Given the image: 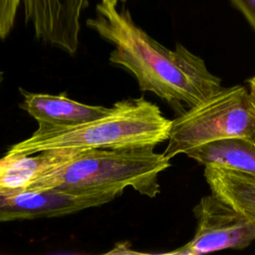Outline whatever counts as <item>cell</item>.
Returning <instances> with one entry per match:
<instances>
[{
	"label": "cell",
	"instance_id": "obj_8",
	"mask_svg": "<svg viewBox=\"0 0 255 255\" xmlns=\"http://www.w3.org/2000/svg\"><path fill=\"white\" fill-rule=\"evenodd\" d=\"M24 101L20 108L28 112L38 125L75 126L102 118L111 109L102 106H90L76 102L64 95L30 93L20 89Z\"/></svg>",
	"mask_w": 255,
	"mask_h": 255
},
{
	"label": "cell",
	"instance_id": "obj_12",
	"mask_svg": "<svg viewBox=\"0 0 255 255\" xmlns=\"http://www.w3.org/2000/svg\"><path fill=\"white\" fill-rule=\"evenodd\" d=\"M20 0H0V39H5L13 28Z\"/></svg>",
	"mask_w": 255,
	"mask_h": 255
},
{
	"label": "cell",
	"instance_id": "obj_13",
	"mask_svg": "<svg viewBox=\"0 0 255 255\" xmlns=\"http://www.w3.org/2000/svg\"><path fill=\"white\" fill-rule=\"evenodd\" d=\"M255 31V0H230Z\"/></svg>",
	"mask_w": 255,
	"mask_h": 255
},
{
	"label": "cell",
	"instance_id": "obj_10",
	"mask_svg": "<svg viewBox=\"0 0 255 255\" xmlns=\"http://www.w3.org/2000/svg\"><path fill=\"white\" fill-rule=\"evenodd\" d=\"M204 166L203 174L211 193L255 222V175L218 164Z\"/></svg>",
	"mask_w": 255,
	"mask_h": 255
},
{
	"label": "cell",
	"instance_id": "obj_6",
	"mask_svg": "<svg viewBox=\"0 0 255 255\" xmlns=\"http://www.w3.org/2000/svg\"><path fill=\"white\" fill-rule=\"evenodd\" d=\"M116 197L112 193L73 194L55 189H0V222L72 214Z\"/></svg>",
	"mask_w": 255,
	"mask_h": 255
},
{
	"label": "cell",
	"instance_id": "obj_11",
	"mask_svg": "<svg viewBox=\"0 0 255 255\" xmlns=\"http://www.w3.org/2000/svg\"><path fill=\"white\" fill-rule=\"evenodd\" d=\"M186 155L202 165L218 164L255 175V141L225 138L188 151Z\"/></svg>",
	"mask_w": 255,
	"mask_h": 255
},
{
	"label": "cell",
	"instance_id": "obj_4",
	"mask_svg": "<svg viewBox=\"0 0 255 255\" xmlns=\"http://www.w3.org/2000/svg\"><path fill=\"white\" fill-rule=\"evenodd\" d=\"M225 138L255 141V110L248 88L241 85L221 87L171 120L163 154L170 159L200 145Z\"/></svg>",
	"mask_w": 255,
	"mask_h": 255
},
{
	"label": "cell",
	"instance_id": "obj_2",
	"mask_svg": "<svg viewBox=\"0 0 255 255\" xmlns=\"http://www.w3.org/2000/svg\"><path fill=\"white\" fill-rule=\"evenodd\" d=\"M102 118L75 126L39 125L33 134L10 146L6 155L55 149L155 146L168 139L171 120L143 97L117 102Z\"/></svg>",
	"mask_w": 255,
	"mask_h": 255
},
{
	"label": "cell",
	"instance_id": "obj_3",
	"mask_svg": "<svg viewBox=\"0 0 255 255\" xmlns=\"http://www.w3.org/2000/svg\"><path fill=\"white\" fill-rule=\"evenodd\" d=\"M154 146L77 150L66 162L34 179L26 188L73 194L120 195L128 186L148 197L159 193L158 175L170 159Z\"/></svg>",
	"mask_w": 255,
	"mask_h": 255
},
{
	"label": "cell",
	"instance_id": "obj_1",
	"mask_svg": "<svg viewBox=\"0 0 255 255\" xmlns=\"http://www.w3.org/2000/svg\"><path fill=\"white\" fill-rule=\"evenodd\" d=\"M96 10L87 25L114 45L110 61L131 72L141 91L154 93L177 115L221 88V79L199 56L181 44L174 50L162 46L135 25L128 10L119 12L102 3Z\"/></svg>",
	"mask_w": 255,
	"mask_h": 255
},
{
	"label": "cell",
	"instance_id": "obj_15",
	"mask_svg": "<svg viewBox=\"0 0 255 255\" xmlns=\"http://www.w3.org/2000/svg\"><path fill=\"white\" fill-rule=\"evenodd\" d=\"M119 1L125 2L126 0H102L101 3L103 5H106V6H109V7H117Z\"/></svg>",
	"mask_w": 255,
	"mask_h": 255
},
{
	"label": "cell",
	"instance_id": "obj_5",
	"mask_svg": "<svg viewBox=\"0 0 255 255\" xmlns=\"http://www.w3.org/2000/svg\"><path fill=\"white\" fill-rule=\"evenodd\" d=\"M193 214L197 224L192 239L166 254L199 255L244 249L255 240V222L213 193L199 200Z\"/></svg>",
	"mask_w": 255,
	"mask_h": 255
},
{
	"label": "cell",
	"instance_id": "obj_9",
	"mask_svg": "<svg viewBox=\"0 0 255 255\" xmlns=\"http://www.w3.org/2000/svg\"><path fill=\"white\" fill-rule=\"evenodd\" d=\"M76 149H55L0 158V189H24L34 179L69 160Z\"/></svg>",
	"mask_w": 255,
	"mask_h": 255
},
{
	"label": "cell",
	"instance_id": "obj_7",
	"mask_svg": "<svg viewBox=\"0 0 255 255\" xmlns=\"http://www.w3.org/2000/svg\"><path fill=\"white\" fill-rule=\"evenodd\" d=\"M36 36L69 54L79 45L80 17L88 0H22Z\"/></svg>",
	"mask_w": 255,
	"mask_h": 255
},
{
	"label": "cell",
	"instance_id": "obj_14",
	"mask_svg": "<svg viewBox=\"0 0 255 255\" xmlns=\"http://www.w3.org/2000/svg\"><path fill=\"white\" fill-rule=\"evenodd\" d=\"M247 84H248V91L250 94L251 102L255 110V75L247 80Z\"/></svg>",
	"mask_w": 255,
	"mask_h": 255
},
{
	"label": "cell",
	"instance_id": "obj_16",
	"mask_svg": "<svg viewBox=\"0 0 255 255\" xmlns=\"http://www.w3.org/2000/svg\"><path fill=\"white\" fill-rule=\"evenodd\" d=\"M1 78H2V75H1V73H0V80H1Z\"/></svg>",
	"mask_w": 255,
	"mask_h": 255
}]
</instances>
